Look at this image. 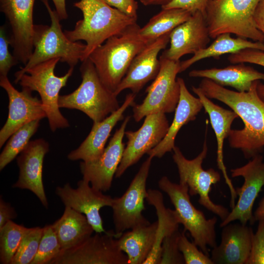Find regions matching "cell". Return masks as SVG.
<instances>
[{
	"label": "cell",
	"instance_id": "cell-28",
	"mask_svg": "<svg viewBox=\"0 0 264 264\" xmlns=\"http://www.w3.org/2000/svg\"><path fill=\"white\" fill-rule=\"evenodd\" d=\"M51 226L62 251L79 245L94 231L85 215L68 206H65L61 217Z\"/></svg>",
	"mask_w": 264,
	"mask_h": 264
},
{
	"label": "cell",
	"instance_id": "cell-31",
	"mask_svg": "<svg viewBox=\"0 0 264 264\" xmlns=\"http://www.w3.org/2000/svg\"><path fill=\"white\" fill-rule=\"evenodd\" d=\"M193 13L178 8L162 9L152 17L142 27L139 34L148 44L171 32L176 27L187 21Z\"/></svg>",
	"mask_w": 264,
	"mask_h": 264
},
{
	"label": "cell",
	"instance_id": "cell-16",
	"mask_svg": "<svg viewBox=\"0 0 264 264\" xmlns=\"http://www.w3.org/2000/svg\"><path fill=\"white\" fill-rule=\"evenodd\" d=\"M130 118L131 116H128L124 119L99 158L80 163L83 178L88 181L92 187L102 192L110 188L121 161L125 147L123 139Z\"/></svg>",
	"mask_w": 264,
	"mask_h": 264
},
{
	"label": "cell",
	"instance_id": "cell-1",
	"mask_svg": "<svg viewBox=\"0 0 264 264\" xmlns=\"http://www.w3.org/2000/svg\"><path fill=\"white\" fill-rule=\"evenodd\" d=\"M259 81L243 92L227 89L206 78L199 86L208 98L224 103L243 121V128L231 130L228 139L230 146L240 149L247 159L260 154L264 148V101L257 91Z\"/></svg>",
	"mask_w": 264,
	"mask_h": 264
},
{
	"label": "cell",
	"instance_id": "cell-18",
	"mask_svg": "<svg viewBox=\"0 0 264 264\" xmlns=\"http://www.w3.org/2000/svg\"><path fill=\"white\" fill-rule=\"evenodd\" d=\"M55 193L65 206L85 215L96 233L106 231L100 210L105 206L111 207L113 198L94 188L83 178L78 182L76 188L67 183L57 187Z\"/></svg>",
	"mask_w": 264,
	"mask_h": 264
},
{
	"label": "cell",
	"instance_id": "cell-2",
	"mask_svg": "<svg viewBox=\"0 0 264 264\" xmlns=\"http://www.w3.org/2000/svg\"><path fill=\"white\" fill-rule=\"evenodd\" d=\"M74 6L82 11L83 18L76 23L73 30H65L64 33L71 41L86 42L81 62L88 59L95 48L109 38L121 33L137 21L103 0H80Z\"/></svg>",
	"mask_w": 264,
	"mask_h": 264
},
{
	"label": "cell",
	"instance_id": "cell-39",
	"mask_svg": "<svg viewBox=\"0 0 264 264\" xmlns=\"http://www.w3.org/2000/svg\"><path fill=\"white\" fill-rule=\"evenodd\" d=\"M254 234L249 256L245 264H264V219L258 221Z\"/></svg>",
	"mask_w": 264,
	"mask_h": 264
},
{
	"label": "cell",
	"instance_id": "cell-45",
	"mask_svg": "<svg viewBox=\"0 0 264 264\" xmlns=\"http://www.w3.org/2000/svg\"><path fill=\"white\" fill-rule=\"evenodd\" d=\"M55 5L56 11L61 20L68 17L66 10V0H52Z\"/></svg>",
	"mask_w": 264,
	"mask_h": 264
},
{
	"label": "cell",
	"instance_id": "cell-46",
	"mask_svg": "<svg viewBox=\"0 0 264 264\" xmlns=\"http://www.w3.org/2000/svg\"><path fill=\"white\" fill-rule=\"evenodd\" d=\"M253 216L255 222L264 219V197L260 201L258 206L253 214Z\"/></svg>",
	"mask_w": 264,
	"mask_h": 264
},
{
	"label": "cell",
	"instance_id": "cell-47",
	"mask_svg": "<svg viewBox=\"0 0 264 264\" xmlns=\"http://www.w3.org/2000/svg\"><path fill=\"white\" fill-rule=\"evenodd\" d=\"M171 0H140L141 3L145 5H161L163 6L168 2H169Z\"/></svg>",
	"mask_w": 264,
	"mask_h": 264
},
{
	"label": "cell",
	"instance_id": "cell-33",
	"mask_svg": "<svg viewBox=\"0 0 264 264\" xmlns=\"http://www.w3.org/2000/svg\"><path fill=\"white\" fill-rule=\"evenodd\" d=\"M27 228L12 220L0 228V263L11 264Z\"/></svg>",
	"mask_w": 264,
	"mask_h": 264
},
{
	"label": "cell",
	"instance_id": "cell-11",
	"mask_svg": "<svg viewBox=\"0 0 264 264\" xmlns=\"http://www.w3.org/2000/svg\"><path fill=\"white\" fill-rule=\"evenodd\" d=\"M152 158L148 156L142 163L128 188L119 198H113L111 207L115 232L118 236L125 231L150 222L142 214L147 196L146 182Z\"/></svg>",
	"mask_w": 264,
	"mask_h": 264
},
{
	"label": "cell",
	"instance_id": "cell-29",
	"mask_svg": "<svg viewBox=\"0 0 264 264\" xmlns=\"http://www.w3.org/2000/svg\"><path fill=\"white\" fill-rule=\"evenodd\" d=\"M157 221L139 225L124 232L117 238L120 249L129 264H143L154 243Z\"/></svg>",
	"mask_w": 264,
	"mask_h": 264
},
{
	"label": "cell",
	"instance_id": "cell-38",
	"mask_svg": "<svg viewBox=\"0 0 264 264\" xmlns=\"http://www.w3.org/2000/svg\"><path fill=\"white\" fill-rule=\"evenodd\" d=\"M228 60L233 64L250 63L264 67V51L250 48L245 49L230 54ZM257 91L259 96L264 101V84L260 81L257 85Z\"/></svg>",
	"mask_w": 264,
	"mask_h": 264
},
{
	"label": "cell",
	"instance_id": "cell-40",
	"mask_svg": "<svg viewBox=\"0 0 264 264\" xmlns=\"http://www.w3.org/2000/svg\"><path fill=\"white\" fill-rule=\"evenodd\" d=\"M11 44L10 38L5 33L4 26L0 28V77L7 76L11 67L19 63L15 57L8 49Z\"/></svg>",
	"mask_w": 264,
	"mask_h": 264
},
{
	"label": "cell",
	"instance_id": "cell-14",
	"mask_svg": "<svg viewBox=\"0 0 264 264\" xmlns=\"http://www.w3.org/2000/svg\"><path fill=\"white\" fill-rule=\"evenodd\" d=\"M169 126L165 113L157 112L146 116L142 126L137 131H126L127 142L115 177H121L144 154L158 145L165 136Z\"/></svg>",
	"mask_w": 264,
	"mask_h": 264
},
{
	"label": "cell",
	"instance_id": "cell-43",
	"mask_svg": "<svg viewBox=\"0 0 264 264\" xmlns=\"http://www.w3.org/2000/svg\"><path fill=\"white\" fill-rule=\"evenodd\" d=\"M18 215L15 209L9 203L0 198V228L8 221L17 218Z\"/></svg>",
	"mask_w": 264,
	"mask_h": 264
},
{
	"label": "cell",
	"instance_id": "cell-21",
	"mask_svg": "<svg viewBox=\"0 0 264 264\" xmlns=\"http://www.w3.org/2000/svg\"><path fill=\"white\" fill-rule=\"evenodd\" d=\"M210 36L205 17L199 11L193 13L170 34V47L161 55L175 61L184 55L195 54L208 45Z\"/></svg>",
	"mask_w": 264,
	"mask_h": 264
},
{
	"label": "cell",
	"instance_id": "cell-12",
	"mask_svg": "<svg viewBox=\"0 0 264 264\" xmlns=\"http://www.w3.org/2000/svg\"><path fill=\"white\" fill-rule=\"evenodd\" d=\"M112 230L96 233L79 245L65 250L50 264H129Z\"/></svg>",
	"mask_w": 264,
	"mask_h": 264
},
{
	"label": "cell",
	"instance_id": "cell-27",
	"mask_svg": "<svg viewBox=\"0 0 264 264\" xmlns=\"http://www.w3.org/2000/svg\"><path fill=\"white\" fill-rule=\"evenodd\" d=\"M146 200L149 204L154 207L158 220L154 243L143 264H160L164 239L178 230L180 223L176 211L165 206L163 196L160 191L148 189Z\"/></svg>",
	"mask_w": 264,
	"mask_h": 264
},
{
	"label": "cell",
	"instance_id": "cell-4",
	"mask_svg": "<svg viewBox=\"0 0 264 264\" xmlns=\"http://www.w3.org/2000/svg\"><path fill=\"white\" fill-rule=\"evenodd\" d=\"M42 1L50 17L51 25H35L34 50L27 63L15 73L16 84L27 69L52 59L59 58L61 62L74 67L79 61H82L86 48V44L71 41L66 36L56 11L51 9L48 0Z\"/></svg>",
	"mask_w": 264,
	"mask_h": 264
},
{
	"label": "cell",
	"instance_id": "cell-9",
	"mask_svg": "<svg viewBox=\"0 0 264 264\" xmlns=\"http://www.w3.org/2000/svg\"><path fill=\"white\" fill-rule=\"evenodd\" d=\"M173 151V159L179 175V183L186 184L191 196L198 195V203L223 220L230 212L228 209L215 203L209 197L212 186L220 181V175L213 168L204 170L202 167L208 153L206 140L204 142L201 152L192 159H187L177 146Z\"/></svg>",
	"mask_w": 264,
	"mask_h": 264
},
{
	"label": "cell",
	"instance_id": "cell-3",
	"mask_svg": "<svg viewBox=\"0 0 264 264\" xmlns=\"http://www.w3.org/2000/svg\"><path fill=\"white\" fill-rule=\"evenodd\" d=\"M140 28L136 22L130 25L107 40L88 58L103 84L114 93L134 57L148 44L141 37Z\"/></svg>",
	"mask_w": 264,
	"mask_h": 264
},
{
	"label": "cell",
	"instance_id": "cell-7",
	"mask_svg": "<svg viewBox=\"0 0 264 264\" xmlns=\"http://www.w3.org/2000/svg\"><path fill=\"white\" fill-rule=\"evenodd\" d=\"M158 186L169 197L184 230L188 231L194 242L204 254L209 256L208 247L213 248L217 245V218L215 216L207 219L204 213L193 205L186 184L174 183L168 177L163 176L159 180Z\"/></svg>",
	"mask_w": 264,
	"mask_h": 264
},
{
	"label": "cell",
	"instance_id": "cell-34",
	"mask_svg": "<svg viewBox=\"0 0 264 264\" xmlns=\"http://www.w3.org/2000/svg\"><path fill=\"white\" fill-rule=\"evenodd\" d=\"M43 227L27 228L11 264H31L39 248Z\"/></svg>",
	"mask_w": 264,
	"mask_h": 264
},
{
	"label": "cell",
	"instance_id": "cell-6",
	"mask_svg": "<svg viewBox=\"0 0 264 264\" xmlns=\"http://www.w3.org/2000/svg\"><path fill=\"white\" fill-rule=\"evenodd\" d=\"M261 0H208L205 19L211 38L228 33L264 43L253 16Z\"/></svg>",
	"mask_w": 264,
	"mask_h": 264
},
{
	"label": "cell",
	"instance_id": "cell-8",
	"mask_svg": "<svg viewBox=\"0 0 264 264\" xmlns=\"http://www.w3.org/2000/svg\"><path fill=\"white\" fill-rule=\"evenodd\" d=\"M59 61V58H54L39 64L27 69L18 81L22 88L39 93L52 132L69 126L59 110L58 101L60 91L66 85L74 67H70L65 75L58 77L55 75L54 69Z\"/></svg>",
	"mask_w": 264,
	"mask_h": 264
},
{
	"label": "cell",
	"instance_id": "cell-5",
	"mask_svg": "<svg viewBox=\"0 0 264 264\" xmlns=\"http://www.w3.org/2000/svg\"><path fill=\"white\" fill-rule=\"evenodd\" d=\"M82 62L81 84L72 92L60 96L59 106L79 110L93 122H99L119 108L117 96L103 84L88 58Z\"/></svg>",
	"mask_w": 264,
	"mask_h": 264
},
{
	"label": "cell",
	"instance_id": "cell-20",
	"mask_svg": "<svg viewBox=\"0 0 264 264\" xmlns=\"http://www.w3.org/2000/svg\"><path fill=\"white\" fill-rule=\"evenodd\" d=\"M170 33L149 43L136 55L114 91L116 95L126 89L137 93L148 82L155 79L160 67L158 56L169 42Z\"/></svg>",
	"mask_w": 264,
	"mask_h": 264
},
{
	"label": "cell",
	"instance_id": "cell-15",
	"mask_svg": "<svg viewBox=\"0 0 264 264\" xmlns=\"http://www.w3.org/2000/svg\"><path fill=\"white\" fill-rule=\"evenodd\" d=\"M35 0H0V11L5 15L11 28L10 40L13 55L24 65L34 50Z\"/></svg>",
	"mask_w": 264,
	"mask_h": 264
},
{
	"label": "cell",
	"instance_id": "cell-23",
	"mask_svg": "<svg viewBox=\"0 0 264 264\" xmlns=\"http://www.w3.org/2000/svg\"><path fill=\"white\" fill-rule=\"evenodd\" d=\"M253 235L247 224L232 222L222 227L220 242L211 252L214 264H245Z\"/></svg>",
	"mask_w": 264,
	"mask_h": 264
},
{
	"label": "cell",
	"instance_id": "cell-44",
	"mask_svg": "<svg viewBox=\"0 0 264 264\" xmlns=\"http://www.w3.org/2000/svg\"><path fill=\"white\" fill-rule=\"evenodd\" d=\"M253 19L256 28L264 37V0H261L259 2L254 14Z\"/></svg>",
	"mask_w": 264,
	"mask_h": 264
},
{
	"label": "cell",
	"instance_id": "cell-13",
	"mask_svg": "<svg viewBox=\"0 0 264 264\" xmlns=\"http://www.w3.org/2000/svg\"><path fill=\"white\" fill-rule=\"evenodd\" d=\"M244 165L231 170V176H242L244 182L241 187L235 188L239 198L227 217L220 224L222 227L235 220L242 224H251L254 220L253 207L254 202L264 186V162L263 155L258 154Z\"/></svg>",
	"mask_w": 264,
	"mask_h": 264
},
{
	"label": "cell",
	"instance_id": "cell-37",
	"mask_svg": "<svg viewBox=\"0 0 264 264\" xmlns=\"http://www.w3.org/2000/svg\"><path fill=\"white\" fill-rule=\"evenodd\" d=\"M181 233L178 240V248L182 254L185 264H214L209 256L198 249L193 242L189 241L185 234Z\"/></svg>",
	"mask_w": 264,
	"mask_h": 264
},
{
	"label": "cell",
	"instance_id": "cell-24",
	"mask_svg": "<svg viewBox=\"0 0 264 264\" xmlns=\"http://www.w3.org/2000/svg\"><path fill=\"white\" fill-rule=\"evenodd\" d=\"M192 89L201 102L203 108L209 115L215 132L217 142V165L222 173L225 183L229 188L231 196L230 206L232 208L235 205V200L237 195L224 165L223 149L224 139L228 138L232 130V124L239 116L233 110L225 109L214 103L203 93L199 87L193 86Z\"/></svg>",
	"mask_w": 264,
	"mask_h": 264
},
{
	"label": "cell",
	"instance_id": "cell-42",
	"mask_svg": "<svg viewBox=\"0 0 264 264\" xmlns=\"http://www.w3.org/2000/svg\"><path fill=\"white\" fill-rule=\"evenodd\" d=\"M110 6L115 8L124 14L136 18L138 3L135 0H103Z\"/></svg>",
	"mask_w": 264,
	"mask_h": 264
},
{
	"label": "cell",
	"instance_id": "cell-26",
	"mask_svg": "<svg viewBox=\"0 0 264 264\" xmlns=\"http://www.w3.org/2000/svg\"><path fill=\"white\" fill-rule=\"evenodd\" d=\"M189 76L208 79L221 86L231 87L240 92L248 91L255 81L264 80V73L244 63L234 64L224 68L195 69L189 73Z\"/></svg>",
	"mask_w": 264,
	"mask_h": 264
},
{
	"label": "cell",
	"instance_id": "cell-22",
	"mask_svg": "<svg viewBox=\"0 0 264 264\" xmlns=\"http://www.w3.org/2000/svg\"><path fill=\"white\" fill-rule=\"evenodd\" d=\"M135 94L132 92L127 94L124 103L118 110L103 120L93 122L88 136L78 148L70 152L68 159L72 161L82 160L90 162L99 158L105 149V145L113 128L124 119L126 110L135 105Z\"/></svg>",
	"mask_w": 264,
	"mask_h": 264
},
{
	"label": "cell",
	"instance_id": "cell-41",
	"mask_svg": "<svg viewBox=\"0 0 264 264\" xmlns=\"http://www.w3.org/2000/svg\"><path fill=\"white\" fill-rule=\"evenodd\" d=\"M208 0H171L162 6V9L178 8L190 11L192 13L199 11L205 17Z\"/></svg>",
	"mask_w": 264,
	"mask_h": 264
},
{
	"label": "cell",
	"instance_id": "cell-35",
	"mask_svg": "<svg viewBox=\"0 0 264 264\" xmlns=\"http://www.w3.org/2000/svg\"><path fill=\"white\" fill-rule=\"evenodd\" d=\"M62 251V248L51 224L43 227L37 253L31 264H50Z\"/></svg>",
	"mask_w": 264,
	"mask_h": 264
},
{
	"label": "cell",
	"instance_id": "cell-36",
	"mask_svg": "<svg viewBox=\"0 0 264 264\" xmlns=\"http://www.w3.org/2000/svg\"><path fill=\"white\" fill-rule=\"evenodd\" d=\"M181 233L177 230L167 236L161 246V257L160 264H184L182 254L178 248V240Z\"/></svg>",
	"mask_w": 264,
	"mask_h": 264
},
{
	"label": "cell",
	"instance_id": "cell-17",
	"mask_svg": "<svg viewBox=\"0 0 264 264\" xmlns=\"http://www.w3.org/2000/svg\"><path fill=\"white\" fill-rule=\"evenodd\" d=\"M0 86L7 92L9 99L7 120L0 131V148L11 135L25 124L47 117L42 101L32 95V91L22 88L19 91L7 76L0 77Z\"/></svg>",
	"mask_w": 264,
	"mask_h": 264
},
{
	"label": "cell",
	"instance_id": "cell-19",
	"mask_svg": "<svg viewBox=\"0 0 264 264\" xmlns=\"http://www.w3.org/2000/svg\"><path fill=\"white\" fill-rule=\"evenodd\" d=\"M49 150L48 143L42 138L30 141L17 157L19 176L12 186L30 190L46 208L48 203L43 182V168L44 157Z\"/></svg>",
	"mask_w": 264,
	"mask_h": 264
},
{
	"label": "cell",
	"instance_id": "cell-10",
	"mask_svg": "<svg viewBox=\"0 0 264 264\" xmlns=\"http://www.w3.org/2000/svg\"><path fill=\"white\" fill-rule=\"evenodd\" d=\"M159 71L147 88V95L142 103L132 107L133 117L139 122L146 116L157 112L175 111L179 99L180 86L176 76L180 73V61L159 57Z\"/></svg>",
	"mask_w": 264,
	"mask_h": 264
},
{
	"label": "cell",
	"instance_id": "cell-32",
	"mask_svg": "<svg viewBox=\"0 0 264 264\" xmlns=\"http://www.w3.org/2000/svg\"><path fill=\"white\" fill-rule=\"evenodd\" d=\"M40 120H33L25 124L9 138L0 154V171L17 157L27 146L31 137L38 130Z\"/></svg>",
	"mask_w": 264,
	"mask_h": 264
},
{
	"label": "cell",
	"instance_id": "cell-30",
	"mask_svg": "<svg viewBox=\"0 0 264 264\" xmlns=\"http://www.w3.org/2000/svg\"><path fill=\"white\" fill-rule=\"evenodd\" d=\"M248 48L264 51V43L249 41L240 37L232 38L231 34L228 33L221 34L215 38L210 45L198 51L192 57L180 62V73L201 60L217 58L226 54H234Z\"/></svg>",
	"mask_w": 264,
	"mask_h": 264
},
{
	"label": "cell",
	"instance_id": "cell-25",
	"mask_svg": "<svg viewBox=\"0 0 264 264\" xmlns=\"http://www.w3.org/2000/svg\"><path fill=\"white\" fill-rule=\"evenodd\" d=\"M177 79L180 86V95L174 117L164 138L147 153L152 158H161L166 153L172 152L176 146V138L180 129L189 122L195 120L203 108L199 98L189 91L184 80L179 77Z\"/></svg>",
	"mask_w": 264,
	"mask_h": 264
}]
</instances>
